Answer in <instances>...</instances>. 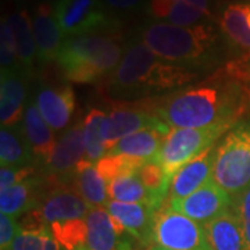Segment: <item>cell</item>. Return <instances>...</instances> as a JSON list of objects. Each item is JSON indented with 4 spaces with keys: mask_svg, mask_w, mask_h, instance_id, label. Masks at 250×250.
Segmentation results:
<instances>
[{
    "mask_svg": "<svg viewBox=\"0 0 250 250\" xmlns=\"http://www.w3.org/2000/svg\"><path fill=\"white\" fill-rule=\"evenodd\" d=\"M250 108V80L229 64L195 86L152 103V111L170 128L236 124Z\"/></svg>",
    "mask_w": 250,
    "mask_h": 250,
    "instance_id": "6da1fadb",
    "label": "cell"
},
{
    "mask_svg": "<svg viewBox=\"0 0 250 250\" xmlns=\"http://www.w3.org/2000/svg\"><path fill=\"white\" fill-rule=\"evenodd\" d=\"M196 77L190 68L161 60L141 39H135L111 75V92L124 96L145 95L178 88Z\"/></svg>",
    "mask_w": 250,
    "mask_h": 250,
    "instance_id": "7a4b0ae2",
    "label": "cell"
},
{
    "mask_svg": "<svg viewBox=\"0 0 250 250\" xmlns=\"http://www.w3.org/2000/svg\"><path fill=\"white\" fill-rule=\"evenodd\" d=\"M139 39L161 60L195 68L214 60L218 35L205 22L181 27L159 21L145 25L139 31Z\"/></svg>",
    "mask_w": 250,
    "mask_h": 250,
    "instance_id": "3957f363",
    "label": "cell"
},
{
    "mask_svg": "<svg viewBox=\"0 0 250 250\" xmlns=\"http://www.w3.org/2000/svg\"><path fill=\"white\" fill-rule=\"evenodd\" d=\"M123 54L117 36L89 34L67 38L56 62L68 81L95 83L114 74Z\"/></svg>",
    "mask_w": 250,
    "mask_h": 250,
    "instance_id": "277c9868",
    "label": "cell"
},
{
    "mask_svg": "<svg viewBox=\"0 0 250 250\" xmlns=\"http://www.w3.org/2000/svg\"><path fill=\"white\" fill-rule=\"evenodd\" d=\"M213 181L233 197L250 187V118H242L215 150Z\"/></svg>",
    "mask_w": 250,
    "mask_h": 250,
    "instance_id": "5b68a950",
    "label": "cell"
},
{
    "mask_svg": "<svg viewBox=\"0 0 250 250\" xmlns=\"http://www.w3.org/2000/svg\"><path fill=\"white\" fill-rule=\"evenodd\" d=\"M231 126L228 125H211L203 128H172L170 134L166 136L160 150L153 161H156L166 174L172 178V175L179 171L185 164L207 149H210L214 142Z\"/></svg>",
    "mask_w": 250,
    "mask_h": 250,
    "instance_id": "8992f818",
    "label": "cell"
},
{
    "mask_svg": "<svg viewBox=\"0 0 250 250\" xmlns=\"http://www.w3.org/2000/svg\"><path fill=\"white\" fill-rule=\"evenodd\" d=\"M153 243L167 250H211L205 225L172 210L168 205L156 211Z\"/></svg>",
    "mask_w": 250,
    "mask_h": 250,
    "instance_id": "52a82bcc",
    "label": "cell"
},
{
    "mask_svg": "<svg viewBox=\"0 0 250 250\" xmlns=\"http://www.w3.org/2000/svg\"><path fill=\"white\" fill-rule=\"evenodd\" d=\"M53 10L65 38L106 31L111 25L103 0H56Z\"/></svg>",
    "mask_w": 250,
    "mask_h": 250,
    "instance_id": "ba28073f",
    "label": "cell"
},
{
    "mask_svg": "<svg viewBox=\"0 0 250 250\" xmlns=\"http://www.w3.org/2000/svg\"><path fill=\"white\" fill-rule=\"evenodd\" d=\"M142 129H159L166 135L170 134V126L149 110L139 107L120 106L108 113L102 126L103 139L110 152L123 138Z\"/></svg>",
    "mask_w": 250,
    "mask_h": 250,
    "instance_id": "9c48e42d",
    "label": "cell"
},
{
    "mask_svg": "<svg viewBox=\"0 0 250 250\" xmlns=\"http://www.w3.org/2000/svg\"><path fill=\"white\" fill-rule=\"evenodd\" d=\"M232 202V196L211 179L185 199L168 202V206L199 224H207L225 213Z\"/></svg>",
    "mask_w": 250,
    "mask_h": 250,
    "instance_id": "30bf717a",
    "label": "cell"
},
{
    "mask_svg": "<svg viewBox=\"0 0 250 250\" xmlns=\"http://www.w3.org/2000/svg\"><path fill=\"white\" fill-rule=\"evenodd\" d=\"M88 236L83 250H132L134 238L113 220L106 207H92L85 217Z\"/></svg>",
    "mask_w": 250,
    "mask_h": 250,
    "instance_id": "8fae6325",
    "label": "cell"
},
{
    "mask_svg": "<svg viewBox=\"0 0 250 250\" xmlns=\"http://www.w3.org/2000/svg\"><path fill=\"white\" fill-rule=\"evenodd\" d=\"M85 157L83 124H77L67 129L57 139L50 160L46 163V171L62 182L74 178L77 167Z\"/></svg>",
    "mask_w": 250,
    "mask_h": 250,
    "instance_id": "7c38bea8",
    "label": "cell"
},
{
    "mask_svg": "<svg viewBox=\"0 0 250 250\" xmlns=\"http://www.w3.org/2000/svg\"><path fill=\"white\" fill-rule=\"evenodd\" d=\"M110 215L125 232L145 246H152L156 210L142 203H124L108 200L104 206Z\"/></svg>",
    "mask_w": 250,
    "mask_h": 250,
    "instance_id": "4fadbf2b",
    "label": "cell"
},
{
    "mask_svg": "<svg viewBox=\"0 0 250 250\" xmlns=\"http://www.w3.org/2000/svg\"><path fill=\"white\" fill-rule=\"evenodd\" d=\"M215 150L217 149L214 146H211L210 149L197 156L196 159L189 161L172 175L170 192H168V202L185 199L213 179Z\"/></svg>",
    "mask_w": 250,
    "mask_h": 250,
    "instance_id": "5bb4252c",
    "label": "cell"
},
{
    "mask_svg": "<svg viewBox=\"0 0 250 250\" xmlns=\"http://www.w3.org/2000/svg\"><path fill=\"white\" fill-rule=\"evenodd\" d=\"M92 206L88 205L77 190L59 187L47 192L38 205V210L46 224L85 218Z\"/></svg>",
    "mask_w": 250,
    "mask_h": 250,
    "instance_id": "9a60e30c",
    "label": "cell"
},
{
    "mask_svg": "<svg viewBox=\"0 0 250 250\" xmlns=\"http://www.w3.org/2000/svg\"><path fill=\"white\" fill-rule=\"evenodd\" d=\"M25 72L20 67L1 70L0 80V123L1 126H17L24 117L25 102Z\"/></svg>",
    "mask_w": 250,
    "mask_h": 250,
    "instance_id": "2e32d148",
    "label": "cell"
},
{
    "mask_svg": "<svg viewBox=\"0 0 250 250\" xmlns=\"http://www.w3.org/2000/svg\"><path fill=\"white\" fill-rule=\"evenodd\" d=\"M36 106L54 131H62L70 124L75 110V96L68 85L42 86L36 95Z\"/></svg>",
    "mask_w": 250,
    "mask_h": 250,
    "instance_id": "e0dca14e",
    "label": "cell"
},
{
    "mask_svg": "<svg viewBox=\"0 0 250 250\" xmlns=\"http://www.w3.org/2000/svg\"><path fill=\"white\" fill-rule=\"evenodd\" d=\"M32 29L35 36L38 60L50 62L57 59L62 49V31L54 17V10L49 3L38 4L32 14Z\"/></svg>",
    "mask_w": 250,
    "mask_h": 250,
    "instance_id": "ac0fdd59",
    "label": "cell"
},
{
    "mask_svg": "<svg viewBox=\"0 0 250 250\" xmlns=\"http://www.w3.org/2000/svg\"><path fill=\"white\" fill-rule=\"evenodd\" d=\"M21 129L29 143L36 160L47 163L56 147L54 129L45 121L35 103H28L24 111Z\"/></svg>",
    "mask_w": 250,
    "mask_h": 250,
    "instance_id": "d6986e66",
    "label": "cell"
},
{
    "mask_svg": "<svg viewBox=\"0 0 250 250\" xmlns=\"http://www.w3.org/2000/svg\"><path fill=\"white\" fill-rule=\"evenodd\" d=\"M203 225L211 250H248L241 220L232 206L220 217Z\"/></svg>",
    "mask_w": 250,
    "mask_h": 250,
    "instance_id": "ffe728a7",
    "label": "cell"
},
{
    "mask_svg": "<svg viewBox=\"0 0 250 250\" xmlns=\"http://www.w3.org/2000/svg\"><path fill=\"white\" fill-rule=\"evenodd\" d=\"M149 14L161 22H168L181 27L202 24L210 13L200 9L190 0H149Z\"/></svg>",
    "mask_w": 250,
    "mask_h": 250,
    "instance_id": "44dd1931",
    "label": "cell"
},
{
    "mask_svg": "<svg viewBox=\"0 0 250 250\" xmlns=\"http://www.w3.org/2000/svg\"><path fill=\"white\" fill-rule=\"evenodd\" d=\"M248 3H232L223 10L220 27L225 39L241 59L250 57V28L248 24Z\"/></svg>",
    "mask_w": 250,
    "mask_h": 250,
    "instance_id": "7402d4cb",
    "label": "cell"
},
{
    "mask_svg": "<svg viewBox=\"0 0 250 250\" xmlns=\"http://www.w3.org/2000/svg\"><path fill=\"white\" fill-rule=\"evenodd\" d=\"M16 46H17L18 65L22 71L29 72L34 67V62L38 59L35 36L32 29V17L27 10L20 9L13 11L7 17Z\"/></svg>",
    "mask_w": 250,
    "mask_h": 250,
    "instance_id": "603a6c76",
    "label": "cell"
},
{
    "mask_svg": "<svg viewBox=\"0 0 250 250\" xmlns=\"http://www.w3.org/2000/svg\"><path fill=\"white\" fill-rule=\"evenodd\" d=\"M167 135L159 129H142L123 138L108 154L125 156L143 161H152L160 150Z\"/></svg>",
    "mask_w": 250,
    "mask_h": 250,
    "instance_id": "cb8c5ba5",
    "label": "cell"
},
{
    "mask_svg": "<svg viewBox=\"0 0 250 250\" xmlns=\"http://www.w3.org/2000/svg\"><path fill=\"white\" fill-rule=\"evenodd\" d=\"M35 154L27 142L21 126H1L0 129V163L1 167H31Z\"/></svg>",
    "mask_w": 250,
    "mask_h": 250,
    "instance_id": "d4e9b609",
    "label": "cell"
},
{
    "mask_svg": "<svg viewBox=\"0 0 250 250\" xmlns=\"http://www.w3.org/2000/svg\"><path fill=\"white\" fill-rule=\"evenodd\" d=\"M38 189H39V181L36 178H29L6 190H1L0 192L1 214L17 218L27 211L38 208L39 205Z\"/></svg>",
    "mask_w": 250,
    "mask_h": 250,
    "instance_id": "484cf974",
    "label": "cell"
},
{
    "mask_svg": "<svg viewBox=\"0 0 250 250\" xmlns=\"http://www.w3.org/2000/svg\"><path fill=\"white\" fill-rule=\"evenodd\" d=\"M74 182L77 192L92 207H104L108 203L107 182L100 177L93 163L81 161L74 175Z\"/></svg>",
    "mask_w": 250,
    "mask_h": 250,
    "instance_id": "4316f807",
    "label": "cell"
},
{
    "mask_svg": "<svg viewBox=\"0 0 250 250\" xmlns=\"http://www.w3.org/2000/svg\"><path fill=\"white\" fill-rule=\"evenodd\" d=\"M108 197L111 200L124 202V203H142L154 208L156 211L161 208L154 200V197L145 188L138 172L132 175L121 177L107 184Z\"/></svg>",
    "mask_w": 250,
    "mask_h": 250,
    "instance_id": "83f0119b",
    "label": "cell"
},
{
    "mask_svg": "<svg viewBox=\"0 0 250 250\" xmlns=\"http://www.w3.org/2000/svg\"><path fill=\"white\" fill-rule=\"evenodd\" d=\"M106 118V113L99 108H93L83 120V143H85V160L98 163L108 153L103 139L102 126Z\"/></svg>",
    "mask_w": 250,
    "mask_h": 250,
    "instance_id": "f1b7e54d",
    "label": "cell"
},
{
    "mask_svg": "<svg viewBox=\"0 0 250 250\" xmlns=\"http://www.w3.org/2000/svg\"><path fill=\"white\" fill-rule=\"evenodd\" d=\"M50 232L64 250H83L88 236L85 218L50 224Z\"/></svg>",
    "mask_w": 250,
    "mask_h": 250,
    "instance_id": "f546056e",
    "label": "cell"
},
{
    "mask_svg": "<svg viewBox=\"0 0 250 250\" xmlns=\"http://www.w3.org/2000/svg\"><path fill=\"white\" fill-rule=\"evenodd\" d=\"M147 161L131 159L125 156H116V154H106L103 159L96 163V170L100 174V177L104 179L107 184L111 181L126 175L136 174L142 168Z\"/></svg>",
    "mask_w": 250,
    "mask_h": 250,
    "instance_id": "4dcf8cb0",
    "label": "cell"
},
{
    "mask_svg": "<svg viewBox=\"0 0 250 250\" xmlns=\"http://www.w3.org/2000/svg\"><path fill=\"white\" fill-rule=\"evenodd\" d=\"M138 175L142 181L145 188L149 190V193L154 197L157 205L163 207L164 199L170 192L171 178L166 174V171L161 168L156 161H147L141 170L138 171Z\"/></svg>",
    "mask_w": 250,
    "mask_h": 250,
    "instance_id": "1f68e13d",
    "label": "cell"
},
{
    "mask_svg": "<svg viewBox=\"0 0 250 250\" xmlns=\"http://www.w3.org/2000/svg\"><path fill=\"white\" fill-rule=\"evenodd\" d=\"M9 250H62V248L49 229L42 232L20 231Z\"/></svg>",
    "mask_w": 250,
    "mask_h": 250,
    "instance_id": "d6a6232c",
    "label": "cell"
},
{
    "mask_svg": "<svg viewBox=\"0 0 250 250\" xmlns=\"http://www.w3.org/2000/svg\"><path fill=\"white\" fill-rule=\"evenodd\" d=\"M18 54L17 46L14 41V35L10 27L7 18H1L0 24V64L1 70H10V68H17Z\"/></svg>",
    "mask_w": 250,
    "mask_h": 250,
    "instance_id": "836d02e7",
    "label": "cell"
},
{
    "mask_svg": "<svg viewBox=\"0 0 250 250\" xmlns=\"http://www.w3.org/2000/svg\"><path fill=\"white\" fill-rule=\"evenodd\" d=\"M232 207L241 220L248 250H250V187L246 188L241 195L233 197Z\"/></svg>",
    "mask_w": 250,
    "mask_h": 250,
    "instance_id": "e575fe53",
    "label": "cell"
},
{
    "mask_svg": "<svg viewBox=\"0 0 250 250\" xmlns=\"http://www.w3.org/2000/svg\"><path fill=\"white\" fill-rule=\"evenodd\" d=\"M34 172L32 167H1L0 170V192L29 179V175Z\"/></svg>",
    "mask_w": 250,
    "mask_h": 250,
    "instance_id": "d590c367",
    "label": "cell"
},
{
    "mask_svg": "<svg viewBox=\"0 0 250 250\" xmlns=\"http://www.w3.org/2000/svg\"><path fill=\"white\" fill-rule=\"evenodd\" d=\"M18 233L17 220L10 215L0 214V250H9Z\"/></svg>",
    "mask_w": 250,
    "mask_h": 250,
    "instance_id": "8d00e7d4",
    "label": "cell"
},
{
    "mask_svg": "<svg viewBox=\"0 0 250 250\" xmlns=\"http://www.w3.org/2000/svg\"><path fill=\"white\" fill-rule=\"evenodd\" d=\"M103 1L110 9L128 11V10H135L136 7H139L143 0H103Z\"/></svg>",
    "mask_w": 250,
    "mask_h": 250,
    "instance_id": "74e56055",
    "label": "cell"
},
{
    "mask_svg": "<svg viewBox=\"0 0 250 250\" xmlns=\"http://www.w3.org/2000/svg\"><path fill=\"white\" fill-rule=\"evenodd\" d=\"M233 65L239 70L241 72H243L246 77L250 78V57L248 59H239L236 62H233Z\"/></svg>",
    "mask_w": 250,
    "mask_h": 250,
    "instance_id": "f35d334b",
    "label": "cell"
},
{
    "mask_svg": "<svg viewBox=\"0 0 250 250\" xmlns=\"http://www.w3.org/2000/svg\"><path fill=\"white\" fill-rule=\"evenodd\" d=\"M147 250H167L164 249V248H160V246H157V245H152V246H149V249Z\"/></svg>",
    "mask_w": 250,
    "mask_h": 250,
    "instance_id": "ab89813d",
    "label": "cell"
},
{
    "mask_svg": "<svg viewBox=\"0 0 250 250\" xmlns=\"http://www.w3.org/2000/svg\"><path fill=\"white\" fill-rule=\"evenodd\" d=\"M18 1H25V0H18Z\"/></svg>",
    "mask_w": 250,
    "mask_h": 250,
    "instance_id": "60d3db41",
    "label": "cell"
}]
</instances>
